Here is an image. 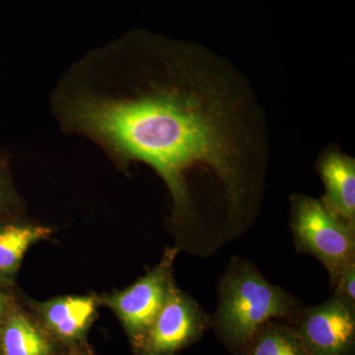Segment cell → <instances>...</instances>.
<instances>
[{
  "mask_svg": "<svg viewBox=\"0 0 355 355\" xmlns=\"http://www.w3.org/2000/svg\"><path fill=\"white\" fill-rule=\"evenodd\" d=\"M4 311V300L2 296L0 295V317H1L2 313Z\"/></svg>",
  "mask_w": 355,
  "mask_h": 355,
  "instance_id": "14",
  "label": "cell"
},
{
  "mask_svg": "<svg viewBox=\"0 0 355 355\" xmlns=\"http://www.w3.org/2000/svg\"><path fill=\"white\" fill-rule=\"evenodd\" d=\"M177 253V249L168 250L156 268L133 286L116 294L112 300L114 310L128 330L132 336L142 338V342L174 284L172 270Z\"/></svg>",
  "mask_w": 355,
  "mask_h": 355,
  "instance_id": "6",
  "label": "cell"
},
{
  "mask_svg": "<svg viewBox=\"0 0 355 355\" xmlns=\"http://www.w3.org/2000/svg\"><path fill=\"white\" fill-rule=\"evenodd\" d=\"M212 326L195 299L173 284L144 340L146 355H172L198 340Z\"/></svg>",
  "mask_w": 355,
  "mask_h": 355,
  "instance_id": "5",
  "label": "cell"
},
{
  "mask_svg": "<svg viewBox=\"0 0 355 355\" xmlns=\"http://www.w3.org/2000/svg\"><path fill=\"white\" fill-rule=\"evenodd\" d=\"M241 355H310L291 323L272 321L261 327Z\"/></svg>",
  "mask_w": 355,
  "mask_h": 355,
  "instance_id": "9",
  "label": "cell"
},
{
  "mask_svg": "<svg viewBox=\"0 0 355 355\" xmlns=\"http://www.w3.org/2000/svg\"><path fill=\"white\" fill-rule=\"evenodd\" d=\"M4 355H50L51 345L39 329L23 315L9 318L1 338Z\"/></svg>",
  "mask_w": 355,
  "mask_h": 355,
  "instance_id": "10",
  "label": "cell"
},
{
  "mask_svg": "<svg viewBox=\"0 0 355 355\" xmlns=\"http://www.w3.org/2000/svg\"><path fill=\"white\" fill-rule=\"evenodd\" d=\"M51 109L67 135L156 170L193 253H214L256 219L266 167L263 114L216 53L153 39L91 51L60 79Z\"/></svg>",
  "mask_w": 355,
  "mask_h": 355,
  "instance_id": "1",
  "label": "cell"
},
{
  "mask_svg": "<svg viewBox=\"0 0 355 355\" xmlns=\"http://www.w3.org/2000/svg\"><path fill=\"white\" fill-rule=\"evenodd\" d=\"M291 228L299 253L314 256L323 263L331 286L355 263V228L334 214L321 198L291 197Z\"/></svg>",
  "mask_w": 355,
  "mask_h": 355,
  "instance_id": "3",
  "label": "cell"
},
{
  "mask_svg": "<svg viewBox=\"0 0 355 355\" xmlns=\"http://www.w3.org/2000/svg\"><path fill=\"white\" fill-rule=\"evenodd\" d=\"M51 234L43 226L8 225L0 229V273L13 272L29 247Z\"/></svg>",
  "mask_w": 355,
  "mask_h": 355,
  "instance_id": "11",
  "label": "cell"
},
{
  "mask_svg": "<svg viewBox=\"0 0 355 355\" xmlns=\"http://www.w3.org/2000/svg\"><path fill=\"white\" fill-rule=\"evenodd\" d=\"M10 189H9L8 183L3 170L0 167V207H3L9 198H10Z\"/></svg>",
  "mask_w": 355,
  "mask_h": 355,
  "instance_id": "13",
  "label": "cell"
},
{
  "mask_svg": "<svg viewBox=\"0 0 355 355\" xmlns=\"http://www.w3.org/2000/svg\"><path fill=\"white\" fill-rule=\"evenodd\" d=\"M291 324L310 355H354L355 307L336 296L303 306Z\"/></svg>",
  "mask_w": 355,
  "mask_h": 355,
  "instance_id": "4",
  "label": "cell"
},
{
  "mask_svg": "<svg viewBox=\"0 0 355 355\" xmlns=\"http://www.w3.org/2000/svg\"><path fill=\"white\" fill-rule=\"evenodd\" d=\"M95 301L89 297L58 299L44 308V318L51 330L65 338L83 333L95 312Z\"/></svg>",
  "mask_w": 355,
  "mask_h": 355,
  "instance_id": "8",
  "label": "cell"
},
{
  "mask_svg": "<svg viewBox=\"0 0 355 355\" xmlns=\"http://www.w3.org/2000/svg\"><path fill=\"white\" fill-rule=\"evenodd\" d=\"M331 287H334V296L355 307V263L345 268Z\"/></svg>",
  "mask_w": 355,
  "mask_h": 355,
  "instance_id": "12",
  "label": "cell"
},
{
  "mask_svg": "<svg viewBox=\"0 0 355 355\" xmlns=\"http://www.w3.org/2000/svg\"><path fill=\"white\" fill-rule=\"evenodd\" d=\"M317 169L324 186L322 202L355 228V159L331 146L320 155Z\"/></svg>",
  "mask_w": 355,
  "mask_h": 355,
  "instance_id": "7",
  "label": "cell"
},
{
  "mask_svg": "<svg viewBox=\"0 0 355 355\" xmlns=\"http://www.w3.org/2000/svg\"><path fill=\"white\" fill-rule=\"evenodd\" d=\"M218 303L211 317L219 340L241 354L261 327L291 323L303 305L282 287L270 284L251 261L234 257L217 284Z\"/></svg>",
  "mask_w": 355,
  "mask_h": 355,
  "instance_id": "2",
  "label": "cell"
}]
</instances>
